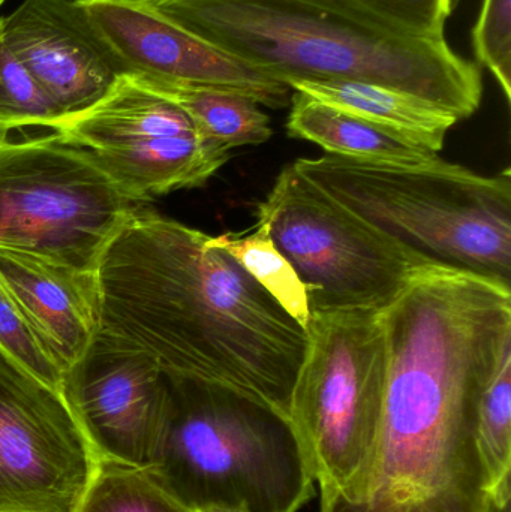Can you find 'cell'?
<instances>
[{
	"mask_svg": "<svg viewBox=\"0 0 511 512\" xmlns=\"http://www.w3.org/2000/svg\"><path fill=\"white\" fill-rule=\"evenodd\" d=\"M380 312H311L288 418L320 487V512L356 507L371 474L387 381Z\"/></svg>",
	"mask_w": 511,
	"mask_h": 512,
	"instance_id": "cell-6",
	"label": "cell"
},
{
	"mask_svg": "<svg viewBox=\"0 0 511 512\" xmlns=\"http://www.w3.org/2000/svg\"><path fill=\"white\" fill-rule=\"evenodd\" d=\"M291 167L434 264L511 289V171L479 176L443 159L392 165L326 155Z\"/></svg>",
	"mask_w": 511,
	"mask_h": 512,
	"instance_id": "cell-5",
	"label": "cell"
},
{
	"mask_svg": "<svg viewBox=\"0 0 511 512\" xmlns=\"http://www.w3.org/2000/svg\"><path fill=\"white\" fill-rule=\"evenodd\" d=\"M288 135L312 141L329 155L392 165H425L437 153L416 146L362 117L293 90Z\"/></svg>",
	"mask_w": 511,
	"mask_h": 512,
	"instance_id": "cell-16",
	"label": "cell"
},
{
	"mask_svg": "<svg viewBox=\"0 0 511 512\" xmlns=\"http://www.w3.org/2000/svg\"><path fill=\"white\" fill-rule=\"evenodd\" d=\"M0 352L60 391L63 373L30 330L8 289L0 282Z\"/></svg>",
	"mask_w": 511,
	"mask_h": 512,
	"instance_id": "cell-22",
	"label": "cell"
},
{
	"mask_svg": "<svg viewBox=\"0 0 511 512\" xmlns=\"http://www.w3.org/2000/svg\"><path fill=\"white\" fill-rule=\"evenodd\" d=\"M96 280L98 333L288 417L308 334L212 237L140 206Z\"/></svg>",
	"mask_w": 511,
	"mask_h": 512,
	"instance_id": "cell-2",
	"label": "cell"
},
{
	"mask_svg": "<svg viewBox=\"0 0 511 512\" xmlns=\"http://www.w3.org/2000/svg\"><path fill=\"white\" fill-rule=\"evenodd\" d=\"M380 315L383 421L362 499L348 512H483L477 415L511 340V289L431 265Z\"/></svg>",
	"mask_w": 511,
	"mask_h": 512,
	"instance_id": "cell-1",
	"label": "cell"
},
{
	"mask_svg": "<svg viewBox=\"0 0 511 512\" xmlns=\"http://www.w3.org/2000/svg\"><path fill=\"white\" fill-rule=\"evenodd\" d=\"M120 75L239 93L273 110L293 90L162 14L149 0H78Z\"/></svg>",
	"mask_w": 511,
	"mask_h": 512,
	"instance_id": "cell-11",
	"label": "cell"
},
{
	"mask_svg": "<svg viewBox=\"0 0 511 512\" xmlns=\"http://www.w3.org/2000/svg\"><path fill=\"white\" fill-rule=\"evenodd\" d=\"M264 228L293 265L311 312L383 310L434 262L333 200L291 165L258 207Z\"/></svg>",
	"mask_w": 511,
	"mask_h": 512,
	"instance_id": "cell-8",
	"label": "cell"
},
{
	"mask_svg": "<svg viewBox=\"0 0 511 512\" xmlns=\"http://www.w3.org/2000/svg\"><path fill=\"white\" fill-rule=\"evenodd\" d=\"M149 2L288 87L300 81L378 84L425 99L458 120L482 104L480 66L459 56L446 38L384 29L303 0Z\"/></svg>",
	"mask_w": 511,
	"mask_h": 512,
	"instance_id": "cell-3",
	"label": "cell"
},
{
	"mask_svg": "<svg viewBox=\"0 0 511 512\" xmlns=\"http://www.w3.org/2000/svg\"><path fill=\"white\" fill-rule=\"evenodd\" d=\"M477 450L485 481V496L510 493L511 340L504 345L480 399Z\"/></svg>",
	"mask_w": 511,
	"mask_h": 512,
	"instance_id": "cell-18",
	"label": "cell"
},
{
	"mask_svg": "<svg viewBox=\"0 0 511 512\" xmlns=\"http://www.w3.org/2000/svg\"><path fill=\"white\" fill-rule=\"evenodd\" d=\"M60 393L99 460L149 468L167 400L152 357L98 333L66 370Z\"/></svg>",
	"mask_w": 511,
	"mask_h": 512,
	"instance_id": "cell-12",
	"label": "cell"
},
{
	"mask_svg": "<svg viewBox=\"0 0 511 512\" xmlns=\"http://www.w3.org/2000/svg\"><path fill=\"white\" fill-rule=\"evenodd\" d=\"M98 466L62 393L0 352V512H74Z\"/></svg>",
	"mask_w": 511,
	"mask_h": 512,
	"instance_id": "cell-10",
	"label": "cell"
},
{
	"mask_svg": "<svg viewBox=\"0 0 511 512\" xmlns=\"http://www.w3.org/2000/svg\"><path fill=\"white\" fill-rule=\"evenodd\" d=\"M90 153L114 185L138 204L203 186L230 152L206 140L167 96L123 77L113 92L53 129Z\"/></svg>",
	"mask_w": 511,
	"mask_h": 512,
	"instance_id": "cell-9",
	"label": "cell"
},
{
	"mask_svg": "<svg viewBox=\"0 0 511 512\" xmlns=\"http://www.w3.org/2000/svg\"><path fill=\"white\" fill-rule=\"evenodd\" d=\"M140 206L90 153L53 131H0V248L96 273L108 243Z\"/></svg>",
	"mask_w": 511,
	"mask_h": 512,
	"instance_id": "cell-7",
	"label": "cell"
},
{
	"mask_svg": "<svg viewBox=\"0 0 511 512\" xmlns=\"http://www.w3.org/2000/svg\"><path fill=\"white\" fill-rule=\"evenodd\" d=\"M218 248L233 256L246 273L272 295L273 300L303 328L311 322V306L308 292L300 277L261 227L249 236L234 237L231 234L212 237Z\"/></svg>",
	"mask_w": 511,
	"mask_h": 512,
	"instance_id": "cell-19",
	"label": "cell"
},
{
	"mask_svg": "<svg viewBox=\"0 0 511 512\" xmlns=\"http://www.w3.org/2000/svg\"><path fill=\"white\" fill-rule=\"evenodd\" d=\"M5 2H6V0H0V6H2L3 3H5Z\"/></svg>",
	"mask_w": 511,
	"mask_h": 512,
	"instance_id": "cell-25",
	"label": "cell"
},
{
	"mask_svg": "<svg viewBox=\"0 0 511 512\" xmlns=\"http://www.w3.org/2000/svg\"><path fill=\"white\" fill-rule=\"evenodd\" d=\"M290 87L339 110L362 117L437 155L443 149L447 132L459 122L453 114L425 99L378 84L300 81Z\"/></svg>",
	"mask_w": 511,
	"mask_h": 512,
	"instance_id": "cell-15",
	"label": "cell"
},
{
	"mask_svg": "<svg viewBox=\"0 0 511 512\" xmlns=\"http://www.w3.org/2000/svg\"><path fill=\"white\" fill-rule=\"evenodd\" d=\"M0 21L6 44L65 119L95 107L123 78L78 0H26Z\"/></svg>",
	"mask_w": 511,
	"mask_h": 512,
	"instance_id": "cell-13",
	"label": "cell"
},
{
	"mask_svg": "<svg viewBox=\"0 0 511 512\" xmlns=\"http://www.w3.org/2000/svg\"><path fill=\"white\" fill-rule=\"evenodd\" d=\"M477 59L494 74L511 99V0H483L479 21L473 29Z\"/></svg>",
	"mask_w": 511,
	"mask_h": 512,
	"instance_id": "cell-23",
	"label": "cell"
},
{
	"mask_svg": "<svg viewBox=\"0 0 511 512\" xmlns=\"http://www.w3.org/2000/svg\"><path fill=\"white\" fill-rule=\"evenodd\" d=\"M74 512H192L147 468L99 460L95 477Z\"/></svg>",
	"mask_w": 511,
	"mask_h": 512,
	"instance_id": "cell-20",
	"label": "cell"
},
{
	"mask_svg": "<svg viewBox=\"0 0 511 512\" xmlns=\"http://www.w3.org/2000/svg\"><path fill=\"white\" fill-rule=\"evenodd\" d=\"M483 512H510V493L498 496L486 495Z\"/></svg>",
	"mask_w": 511,
	"mask_h": 512,
	"instance_id": "cell-24",
	"label": "cell"
},
{
	"mask_svg": "<svg viewBox=\"0 0 511 512\" xmlns=\"http://www.w3.org/2000/svg\"><path fill=\"white\" fill-rule=\"evenodd\" d=\"M165 375L167 400L149 471L192 512H299L315 480L290 418L266 403Z\"/></svg>",
	"mask_w": 511,
	"mask_h": 512,
	"instance_id": "cell-4",
	"label": "cell"
},
{
	"mask_svg": "<svg viewBox=\"0 0 511 512\" xmlns=\"http://www.w3.org/2000/svg\"><path fill=\"white\" fill-rule=\"evenodd\" d=\"M0 282L65 375L99 331L96 273L0 248Z\"/></svg>",
	"mask_w": 511,
	"mask_h": 512,
	"instance_id": "cell-14",
	"label": "cell"
},
{
	"mask_svg": "<svg viewBox=\"0 0 511 512\" xmlns=\"http://www.w3.org/2000/svg\"><path fill=\"white\" fill-rule=\"evenodd\" d=\"M63 120L62 111L6 44L0 21V131H53Z\"/></svg>",
	"mask_w": 511,
	"mask_h": 512,
	"instance_id": "cell-21",
	"label": "cell"
},
{
	"mask_svg": "<svg viewBox=\"0 0 511 512\" xmlns=\"http://www.w3.org/2000/svg\"><path fill=\"white\" fill-rule=\"evenodd\" d=\"M132 80L176 102L206 140L231 149L258 146L272 138L270 117L260 105L239 93L212 87L179 86L161 81Z\"/></svg>",
	"mask_w": 511,
	"mask_h": 512,
	"instance_id": "cell-17",
	"label": "cell"
}]
</instances>
